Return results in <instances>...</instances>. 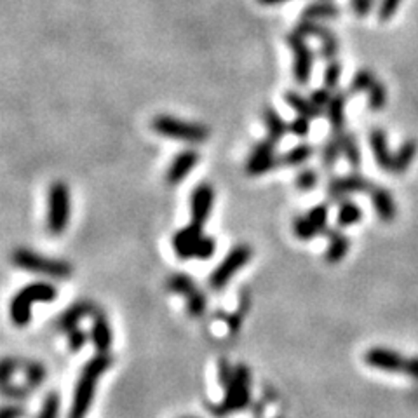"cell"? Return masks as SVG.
Masks as SVG:
<instances>
[{
    "label": "cell",
    "instance_id": "obj_1",
    "mask_svg": "<svg viewBox=\"0 0 418 418\" xmlns=\"http://www.w3.org/2000/svg\"><path fill=\"white\" fill-rule=\"evenodd\" d=\"M110 364H112V357L109 354H98L84 366L79 382L75 386V392H73L68 418H86L91 410L92 399H94L96 383H98L99 376L110 368Z\"/></svg>",
    "mask_w": 418,
    "mask_h": 418
},
{
    "label": "cell",
    "instance_id": "obj_2",
    "mask_svg": "<svg viewBox=\"0 0 418 418\" xmlns=\"http://www.w3.org/2000/svg\"><path fill=\"white\" fill-rule=\"evenodd\" d=\"M173 250L181 260H209L216 250V242L211 235H206L201 225L188 223L173 235Z\"/></svg>",
    "mask_w": 418,
    "mask_h": 418
},
{
    "label": "cell",
    "instance_id": "obj_3",
    "mask_svg": "<svg viewBox=\"0 0 418 418\" xmlns=\"http://www.w3.org/2000/svg\"><path fill=\"white\" fill-rule=\"evenodd\" d=\"M58 297V291L49 283H32L21 288L13 297L9 305V316L14 326L23 328L32 319V305L35 302H53Z\"/></svg>",
    "mask_w": 418,
    "mask_h": 418
},
{
    "label": "cell",
    "instance_id": "obj_4",
    "mask_svg": "<svg viewBox=\"0 0 418 418\" xmlns=\"http://www.w3.org/2000/svg\"><path fill=\"white\" fill-rule=\"evenodd\" d=\"M152 129L157 135L164 136V138H171L175 142H185L197 145V143H204L209 138L211 131L201 122H190L180 119V117L168 116V113H161L155 116L152 121Z\"/></svg>",
    "mask_w": 418,
    "mask_h": 418
},
{
    "label": "cell",
    "instance_id": "obj_5",
    "mask_svg": "<svg viewBox=\"0 0 418 418\" xmlns=\"http://www.w3.org/2000/svg\"><path fill=\"white\" fill-rule=\"evenodd\" d=\"M72 216V194L65 181H54L47 192L46 225L49 234L61 235Z\"/></svg>",
    "mask_w": 418,
    "mask_h": 418
},
{
    "label": "cell",
    "instance_id": "obj_6",
    "mask_svg": "<svg viewBox=\"0 0 418 418\" xmlns=\"http://www.w3.org/2000/svg\"><path fill=\"white\" fill-rule=\"evenodd\" d=\"M11 260H13V264L18 269L33 273H42V276L53 277V279H66L73 272L72 265L66 264V262L42 257V254L35 253V251L28 250V247H18V250H14Z\"/></svg>",
    "mask_w": 418,
    "mask_h": 418
},
{
    "label": "cell",
    "instance_id": "obj_7",
    "mask_svg": "<svg viewBox=\"0 0 418 418\" xmlns=\"http://www.w3.org/2000/svg\"><path fill=\"white\" fill-rule=\"evenodd\" d=\"M250 383L251 376L246 366L239 364L232 373V379L227 383V392H225V399L216 406H211V412L216 417H225L228 413L239 412V410L246 408L250 402Z\"/></svg>",
    "mask_w": 418,
    "mask_h": 418
},
{
    "label": "cell",
    "instance_id": "obj_8",
    "mask_svg": "<svg viewBox=\"0 0 418 418\" xmlns=\"http://www.w3.org/2000/svg\"><path fill=\"white\" fill-rule=\"evenodd\" d=\"M253 258V247L247 244H238L228 251L227 257L220 262L213 273L209 276V288L213 291H220L232 281V277L244 269V265Z\"/></svg>",
    "mask_w": 418,
    "mask_h": 418
},
{
    "label": "cell",
    "instance_id": "obj_9",
    "mask_svg": "<svg viewBox=\"0 0 418 418\" xmlns=\"http://www.w3.org/2000/svg\"><path fill=\"white\" fill-rule=\"evenodd\" d=\"M166 288L171 293L180 295V297L187 300V310L192 317H201L206 312L208 300H206L204 293L199 290L197 284L194 283L190 276H187V273H173L168 279V283H166Z\"/></svg>",
    "mask_w": 418,
    "mask_h": 418
},
{
    "label": "cell",
    "instance_id": "obj_10",
    "mask_svg": "<svg viewBox=\"0 0 418 418\" xmlns=\"http://www.w3.org/2000/svg\"><path fill=\"white\" fill-rule=\"evenodd\" d=\"M288 47L293 53V77L300 86H305L312 77L314 68V53L307 44L305 37L300 35L298 32H291L286 37Z\"/></svg>",
    "mask_w": 418,
    "mask_h": 418
},
{
    "label": "cell",
    "instance_id": "obj_11",
    "mask_svg": "<svg viewBox=\"0 0 418 418\" xmlns=\"http://www.w3.org/2000/svg\"><path fill=\"white\" fill-rule=\"evenodd\" d=\"M276 145L272 140L265 138L258 142L247 155L246 173L250 176H262L279 166V157L276 155Z\"/></svg>",
    "mask_w": 418,
    "mask_h": 418
},
{
    "label": "cell",
    "instance_id": "obj_12",
    "mask_svg": "<svg viewBox=\"0 0 418 418\" xmlns=\"http://www.w3.org/2000/svg\"><path fill=\"white\" fill-rule=\"evenodd\" d=\"M373 183L359 173H350L347 176H338L328 183V195L333 202H343L349 195L359 192H371Z\"/></svg>",
    "mask_w": 418,
    "mask_h": 418
},
{
    "label": "cell",
    "instance_id": "obj_13",
    "mask_svg": "<svg viewBox=\"0 0 418 418\" xmlns=\"http://www.w3.org/2000/svg\"><path fill=\"white\" fill-rule=\"evenodd\" d=\"M214 206V188L209 183H201L192 190L190 195V218L192 223L204 227Z\"/></svg>",
    "mask_w": 418,
    "mask_h": 418
},
{
    "label": "cell",
    "instance_id": "obj_14",
    "mask_svg": "<svg viewBox=\"0 0 418 418\" xmlns=\"http://www.w3.org/2000/svg\"><path fill=\"white\" fill-rule=\"evenodd\" d=\"M199 161H201V155H199L197 150H192V149L181 150L180 154L173 159L168 171H166V176H164L166 183H168L169 187H176V185H180L181 181L194 171V168L199 164Z\"/></svg>",
    "mask_w": 418,
    "mask_h": 418
},
{
    "label": "cell",
    "instance_id": "obj_15",
    "mask_svg": "<svg viewBox=\"0 0 418 418\" xmlns=\"http://www.w3.org/2000/svg\"><path fill=\"white\" fill-rule=\"evenodd\" d=\"M371 204L375 209V214L383 221V223H392L398 216V204L392 195L383 187H373L371 188Z\"/></svg>",
    "mask_w": 418,
    "mask_h": 418
},
{
    "label": "cell",
    "instance_id": "obj_16",
    "mask_svg": "<svg viewBox=\"0 0 418 418\" xmlns=\"http://www.w3.org/2000/svg\"><path fill=\"white\" fill-rule=\"evenodd\" d=\"M96 310L98 309H96L94 303H91V302L75 303V305L68 307V309L61 314L60 319H58V328L68 335L70 331H73V329L79 328V323L84 319V317L94 316Z\"/></svg>",
    "mask_w": 418,
    "mask_h": 418
},
{
    "label": "cell",
    "instance_id": "obj_17",
    "mask_svg": "<svg viewBox=\"0 0 418 418\" xmlns=\"http://www.w3.org/2000/svg\"><path fill=\"white\" fill-rule=\"evenodd\" d=\"M369 149H371L373 157H375L376 164L380 166V169L383 171L391 173V166H392V152L388 149V140H387V133L383 129L375 128L371 129L369 133Z\"/></svg>",
    "mask_w": 418,
    "mask_h": 418
},
{
    "label": "cell",
    "instance_id": "obj_18",
    "mask_svg": "<svg viewBox=\"0 0 418 418\" xmlns=\"http://www.w3.org/2000/svg\"><path fill=\"white\" fill-rule=\"evenodd\" d=\"M91 340L94 343L98 354H106V350L112 347L113 336H112V328H110L109 319H106L105 312L102 310H96L94 312V323H92L91 328Z\"/></svg>",
    "mask_w": 418,
    "mask_h": 418
},
{
    "label": "cell",
    "instance_id": "obj_19",
    "mask_svg": "<svg viewBox=\"0 0 418 418\" xmlns=\"http://www.w3.org/2000/svg\"><path fill=\"white\" fill-rule=\"evenodd\" d=\"M16 369H20V362L14 361V359H2L0 361V392L7 398L21 399L30 391L13 386V375Z\"/></svg>",
    "mask_w": 418,
    "mask_h": 418
},
{
    "label": "cell",
    "instance_id": "obj_20",
    "mask_svg": "<svg viewBox=\"0 0 418 418\" xmlns=\"http://www.w3.org/2000/svg\"><path fill=\"white\" fill-rule=\"evenodd\" d=\"M418 154V143L415 140H406L399 150L392 155V166L391 173L392 175H405L410 169V166L413 164V161L417 159Z\"/></svg>",
    "mask_w": 418,
    "mask_h": 418
},
{
    "label": "cell",
    "instance_id": "obj_21",
    "mask_svg": "<svg viewBox=\"0 0 418 418\" xmlns=\"http://www.w3.org/2000/svg\"><path fill=\"white\" fill-rule=\"evenodd\" d=\"M262 119H264V125L267 129V138L272 140L273 143H279L290 131V124L279 116V112L273 106H265Z\"/></svg>",
    "mask_w": 418,
    "mask_h": 418
},
{
    "label": "cell",
    "instance_id": "obj_22",
    "mask_svg": "<svg viewBox=\"0 0 418 418\" xmlns=\"http://www.w3.org/2000/svg\"><path fill=\"white\" fill-rule=\"evenodd\" d=\"M345 105H347L345 92H335L326 109V117L329 121V125H331L333 129V135L343 133V128H345Z\"/></svg>",
    "mask_w": 418,
    "mask_h": 418
},
{
    "label": "cell",
    "instance_id": "obj_23",
    "mask_svg": "<svg viewBox=\"0 0 418 418\" xmlns=\"http://www.w3.org/2000/svg\"><path fill=\"white\" fill-rule=\"evenodd\" d=\"M340 16V7L329 0H317V2L309 4L303 9L302 20L310 21H323V20H335Z\"/></svg>",
    "mask_w": 418,
    "mask_h": 418
},
{
    "label": "cell",
    "instance_id": "obj_24",
    "mask_svg": "<svg viewBox=\"0 0 418 418\" xmlns=\"http://www.w3.org/2000/svg\"><path fill=\"white\" fill-rule=\"evenodd\" d=\"M350 250V239L342 230H331L328 234L326 260L329 264H338L347 257Z\"/></svg>",
    "mask_w": 418,
    "mask_h": 418
},
{
    "label": "cell",
    "instance_id": "obj_25",
    "mask_svg": "<svg viewBox=\"0 0 418 418\" xmlns=\"http://www.w3.org/2000/svg\"><path fill=\"white\" fill-rule=\"evenodd\" d=\"M284 102H286L288 105H290L291 109L298 113V116L309 117L310 121L317 119V117L323 113V110L317 109V106L314 105L312 99L305 98V96H302L297 91H288L286 94H284Z\"/></svg>",
    "mask_w": 418,
    "mask_h": 418
},
{
    "label": "cell",
    "instance_id": "obj_26",
    "mask_svg": "<svg viewBox=\"0 0 418 418\" xmlns=\"http://www.w3.org/2000/svg\"><path fill=\"white\" fill-rule=\"evenodd\" d=\"M316 154V149L309 143H300V145L293 147L283 154L279 157V166H286V168H297V166H303L309 159H312V155Z\"/></svg>",
    "mask_w": 418,
    "mask_h": 418
},
{
    "label": "cell",
    "instance_id": "obj_27",
    "mask_svg": "<svg viewBox=\"0 0 418 418\" xmlns=\"http://www.w3.org/2000/svg\"><path fill=\"white\" fill-rule=\"evenodd\" d=\"M362 216H364V213L359 208V204L352 201H343L340 204L338 214H336V223L342 228L354 227V225H357L362 220Z\"/></svg>",
    "mask_w": 418,
    "mask_h": 418
},
{
    "label": "cell",
    "instance_id": "obj_28",
    "mask_svg": "<svg viewBox=\"0 0 418 418\" xmlns=\"http://www.w3.org/2000/svg\"><path fill=\"white\" fill-rule=\"evenodd\" d=\"M342 135L343 133H338V135H333L331 138L324 143L323 150H321V161H323L324 168H333L336 164V161L340 159L342 154Z\"/></svg>",
    "mask_w": 418,
    "mask_h": 418
},
{
    "label": "cell",
    "instance_id": "obj_29",
    "mask_svg": "<svg viewBox=\"0 0 418 418\" xmlns=\"http://www.w3.org/2000/svg\"><path fill=\"white\" fill-rule=\"evenodd\" d=\"M342 154H343V157L349 161V164L352 166V168H359V166H361L362 155H361V149H359L356 135L343 131V135H342Z\"/></svg>",
    "mask_w": 418,
    "mask_h": 418
},
{
    "label": "cell",
    "instance_id": "obj_30",
    "mask_svg": "<svg viewBox=\"0 0 418 418\" xmlns=\"http://www.w3.org/2000/svg\"><path fill=\"white\" fill-rule=\"evenodd\" d=\"M291 228H293V234L297 235V239L300 240H312L316 235H319V232L314 227L312 221L307 218V214H298V216H295Z\"/></svg>",
    "mask_w": 418,
    "mask_h": 418
},
{
    "label": "cell",
    "instance_id": "obj_31",
    "mask_svg": "<svg viewBox=\"0 0 418 418\" xmlns=\"http://www.w3.org/2000/svg\"><path fill=\"white\" fill-rule=\"evenodd\" d=\"M368 94H369L368 106H369V110H371V112H380V110L386 109V105H387V90L379 79H376L375 84L369 87Z\"/></svg>",
    "mask_w": 418,
    "mask_h": 418
},
{
    "label": "cell",
    "instance_id": "obj_32",
    "mask_svg": "<svg viewBox=\"0 0 418 418\" xmlns=\"http://www.w3.org/2000/svg\"><path fill=\"white\" fill-rule=\"evenodd\" d=\"M375 80H376L375 73H373L369 68L357 70L356 75L352 77V82H350V92H352V94H357V92L369 91V87L375 84Z\"/></svg>",
    "mask_w": 418,
    "mask_h": 418
},
{
    "label": "cell",
    "instance_id": "obj_33",
    "mask_svg": "<svg viewBox=\"0 0 418 418\" xmlns=\"http://www.w3.org/2000/svg\"><path fill=\"white\" fill-rule=\"evenodd\" d=\"M307 218L312 221V225L317 228V232H319V234H326V232H328V218H329L328 204L314 206V208L310 209L309 213H307Z\"/></svg>",
    "mask_w": 418,
    "mask_h": 418
},
{
    "label": "cell",
    "instance_id": "obj_34",
    "mask_svg": "<svg viewBox=\"0 0 418 418\" xmlns=\"http://www.w3.org/2000/svg\"><path fill=\"white\" fill-rule=\"evenodd\" d=\"M317 181H319V175H317L316 169L303 168L297 175V178H295V185H297L298 190L307 192V190H312V188L317 185Z\"/></svg>",
    "mask_w": 418,
    "mask_h": 418
},
{
    "label": "cell",
    "instance_id": "obj_35",
    "mask_svg": "<svg viewBox=\"0 0 418 418\" xmlns=\"http://www.w3.org/2000/svg\"><path fill=\"white\" fill-rule=\"evenodd\" d=\"M340 51V44H338V37L335 33H329L326 39L321 40V58L326 61H335L336 56H338Z\"/></svg>",
    "mask_w": 418,
    "mask_h": 418
},
{
    "label": "cell",
    "instance_id": "obj_36",
    "mask_svg": "<svg viewBox=\"0 0 418 418\" xmlns=\"http://www.w3.org/2000/svg\"><path fill=\"white\" fill-rule=\"evenodd\" d=\"M58 413H60V395H58L56 392H51V394H47V398L44 399L39 418H58Z\"/></svg>",
    "mask_w": 418,
    "mask_h": 418
},
{
    "label": "cell",
    "instance_id": "obj_37",
    "mask_svg": "<svg viewBox=\"0 0 418 418\" xmlns=\"http://www.w3.org/2000/svg\"><path fill=\"white\" fill-rule=\"evenodd\" d=\"M340 79H342V65L336 60L329 61L326 72H324V84H326L328 90H336L340 84Z\"/></svg>",
    "mask_w": 418,
    "mask_h": 418
},
{
    "label": "cell",
    "instance_id": "obj_38",
    "mask_svg": "<svg viewBox=\"0 0 418 418\" xmlns=\"http://www.w3.org/2000/svg\"><path fill=\"white\" fill-rule=\"evenodd\" d=\"M44 379H46V368H44L42 364H39V362H30V364H27L28 386H40V383L44 382Z\"/></svg>",
    "mask_w": 418,
    "mask_h": 418
},
{
    "label": "cell",
    "instance_id": "obj_39",
    "mask_svg": "<svg viewBox=\"0 0 418 418\" xmlns=\"http://www.w3.org/2000/svg\"><path fill=\"white\" fill-rule=\"evenodd\" d=\"M402 0H382L380 2V7H379V20L380 21H391L392 18H394L395 11L399 9V6H401Z\"/></svg>",
    "mask_w": 418,
    "mask_h": 418
},
{
    "label": "cell",
    "instance_id": "obj_40",
    "mask_svg": "<svg viewBox=\"0 0 418 418\" xmlns=\"http://www.w3.org/2000/svg\"><path fill=\"white\" fill-rule=\"evenodd\" d=\"M309 98L312 99V103L317 106V109H321L323 112H326L329 102H331V98H333V92H331V90H328V87L324 86V87H321V90L312 91V94H310Z\"/></svg>",
    "mask_w": 418,
    "mask_h": 418
},
{
    "label": "cell",
    "instance_id": "obj_41",
    "mask_svg": "<svg viewBox=\"0 0 418 418\" xmlns=\"http://www.w3.org/2000/svg\"><path fill=\"white\" fill-rule=\"evenodd\" d=\"M290 133H293L297 138H307L310 133V119L309 117L298 116L297 119L290 122Z\"/></svg>",
    "mask_w": 418,
    "mask_h": 418
},
{
    "label": "cell",
    "instance_id": "obj_42",
    "mask_svg": "<svg viewBox=\"0 0 418 418\" xmlns=\"http://www.w3.org/2000/svg\"><path fill=\"white\" fill-rule=\"evenodd\" d=\"M86 340H87L86 333H84L80 328L73 329V331L68 333V343H70V347H72V350L82 349V345L86 343Z\"/></svg>",
    "mask_w": 418,
    "mask_h": 418
},
{
    "label": "cell",
    "instance_id": "obj_43",
    "mask_svg": "<svg viewBox=\"0 0 418 418\" xmlns=\"http://www.w3.org/2000/svg\"><path fill=\"white\" fill-rule=\"evenodd\" d=\"M375 6V0H352V9L359 18H366Z\"/></svg>",
    "mask_w": 418,
    "mask_h": 418
},
{
    "label": "cell",
    "instance_id": "obj_44",
    "mask_svg": "<svg viewBox=\"0 0 418 418\" xmlns=\"http://www.w3.org/2000/svg\"><path fill=\"white\" fill-rule=\"evenodd\" d=\"M25 412L21 406L11 405V406H2V408H0V418H21Z\"/></svg>",
    "mask_w": 418,
    "mask_h": 418
},
{
    "label": "cell",
    "instance_id": "obj_45",
    "mask_svg": "<svg viewBox=\"0 0 418 418\" xmlns=\"http://www.w3.org/2000/svg\"><path fill=\"white\" fill-rule=\"evenodd\" d=\"M286 2H290V0H258V4H260V6H267V7L279 6V4H286Z\"/></svg>",
    "mask_w": 418,
    "mask_h": 418
},
{
    "label": "cell",
    "instance_id": "obj_46",
    "mask_svg": "<svg viewBox=\"0 0 418 418\" xmlns=\"http://www.w3.org/2000/svg\"><path fill=\"white\" fill-rule=\"evenodd\" d=\"M187 418H192V417H187Z\"/></svg>",
    "mask_w": 418,
    "mask_h": 418
}]
</instances>
